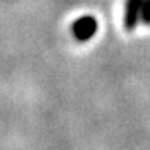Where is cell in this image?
Returning a JSON list of instances; mask_svg holds the SVG:
<instances>
[{
    "label": "cell",
    "mask_w": 150,
    "mask_h": 150,
    "mask_svg": "<svg viewBox=\"0 0 150 150\" xmlns=\"http://www.w3.org/2000/svg\"><path fill=\"white\" fill-rule=\"evenodd\" d=\"M98 20L91 14L80 16L74 20V23L71 25V32L74 38L80 43H86L92 40L98 32Z\"/></svg>",
    "instance_id": "6da1fadb"
},
{
    "label": "cell",
    "mask_w": 150,
    "mask_h": 150,
    "mask_svg": "<svg viewBox=\"0 0 150 150\" xmlns=\"http://www.w3.org/2000/svg\"><path fill=\"white\" fill-rule=\"evenodd\" d=\"M141 9H142V0H126L124 20H122L126 31L133 32L138 23H141Z\"/></svg>",
    "instance_id": "7a4b0ae2"
},
{
    "label": "cell",
    "mask_w": 150,
    "mask_h": 150,
    "mask_svg": "<svg viewBox=\"0 0 150 150\" xmlns=\"http://www.w3.org/2000/svg\"><path fill=\"white\" fill-rule=\"evenodd\" d=\"M141 23L144 26H150V0H142Z\"/></svg>",
    "instance_id": "3957f363"
}]
</instances>
